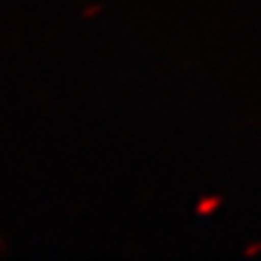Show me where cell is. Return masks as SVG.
I'll return each mask as SVG.
<instances>
[{"label": "cell", "mask_w": 261, "mask_h": 261, "mask_svg": "<svg viewBox=\"0 0 261 261\" xmlns=\"http://www.w3.org/2000/svg\"><path fill=\"white\" fill-rule=\"evenodd\" d=\"M100 9H102V7H100V5H96V7H92V9H85V13H83V15H85V18H92V15H96Z\"/></svg>", "instance_id": "6da1fadb"}]
</instances>
